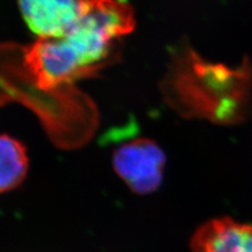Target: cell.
Instances as JSON below:
<instances>
[{"label": "cell", "instance_id": "obj_2", "mask_svg": "<svg viewBox=\"0 0 252 252\" xmlns=\"http://www.w3.org/2000/svg\"><path fill=\"white\" fill-rule=\"evenodd\" d=\"M135 28L131 6L121 0H98L64 37L82 64L96 74L112 59L114 43Z\"/></svg>", "mask_w": 252, "mask_h": 252}, {"label": "cell", "instance_id": "obj_4", "mask_svg": "<svg viewBox=\"0 0 252 252\" xmlns=\"http://www.w3.org/2000/svg\"><path fill=\"white\" fill-rule=\"evenodd\" d=\"M166 157L155 141L139 138L118 147L113 155L117 175L138 194L154 192L160 186Z\"/></svg>", "mask_w": 252, "mask_h": 252}, {"label": "cell", "instance_id": "obj_1", "mask_svg": "<svg viewBox=\"0 0 252 252\" xmlns=\"http://www.w3.org/2000/svg\"><path fill=\"white\" fill-rule=\"evenodd\" d=\"M166 86L167 99L186 117L232 124L252 115V66L248 63L230 69L209 64L188 51L176 61Z\"/></svg>", "mask_w": 252, "mask_h": 252}, {"label": "cell", "instance_id": "obj_5", "mask_svg": "<svg viewBox=\"0 0 252 252\" xmlns=\"http://www.w3.org/2000/svg\"><path fill=\"white\" fill-rule=\"evenodd\" d=\"M98 0H19L27 25L40 38L64 36Z\"/></svg>", "mask_w": 252, "mask_h": 252}, {"label": "cell", "instance_id": "obj_3", "mask_svg": "<svg viewBox=\"0 0 252 252\" xmlns=\"http://www.w3.org/2000/svg\"><path fill=\"white\" fill-rule=\"evenodd\" d=\"M25 59L35 83L44 91L94 75L64 37L40 38L26 50Z\"/></svg>", "mask_w": 252, "mask_h": 252}, {"label": "cell", "instance_id": "obj_7", "mask_svg": "<svg viewBox=\"0 0 252 252\" xmlns=\"http://www.w3.org/2000/svg\"><path fill=\"white\" fill-rule=\"evenodd\" d=\"M28 170L26 146L17 139L0 135V193L17 188L25 181Z\"/></svg>", "mask_w": 252, "mask_h": 252}, {"label": "cell", "instance_id": "obj_6", "mask_svg": "<svg viewBox=\"0 0 252 252\" xmlns=\"http://www.w3.org/2000/svg\"><path fill=\"white\" fill-rule=\"evenodd\" d=\"M192 252H252V226L229 218L203 224L192 236Z\"/></svg>", "mask_w": 252, "mask_h": 252}]
</instances>
